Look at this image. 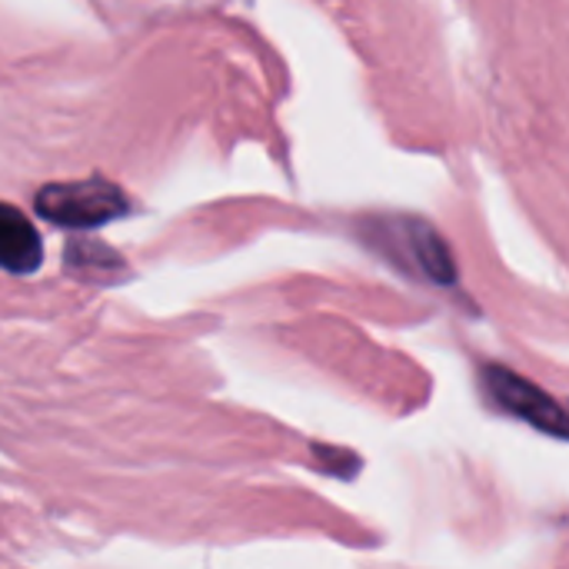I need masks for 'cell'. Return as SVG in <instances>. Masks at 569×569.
<instances>
[{"label": "cell", "mask_w": 569, "mask_h": 569, "mask_svg": "<svg viewBox=\"0 0 569 569\" xmlns=\"http://www.w3.org/2000/svg\"><path fill=\"white\" fill-rule=\"evenodd\" d=\"M33 207L43 220L57 227H70V230H93L130 213L127 193L103 177L47 183L37 190Z\"/></svg>", "instance_id": "cell-1"}, {"label": "cell", "mask_w": 569, "mask_h": 569, "mask_svg": "<svg viewBox=\"0 0 569 569\" xmlns=\"http://www.w3.org/2000/svg\"><path fill=\"white\" fill-rule=\"evenodd\" d=\"M483 387H487L490 400L500 410H507L510 417H520L523 423H530V427H537V430H543V433H550L557 440L567 437L569 427L563 407L547 390L530 383L527 377L490 363V367H483Z\"/></svg>", "instance_id": "cell-2"}, {"label": "cell", "mask_w": 569, "mask_h": 569, "mask_svg": "<svg viewBox=\"0 0 569 569\" xmlns=\"http://www.w3.org/2000/svg\"><path fill=\"white\" fill-rule=\"evenodd\" d=\"M393 230H397V240H387V247H403V267L407 270H417L427 280L443 283V287L457 280L453 253L437 230H430L420 220H400Z\"/></svg>", "instance_id": "cell-3"}, {"label": "cell", "mask_w": 569, "mask_h": 569, "mask_svg": "<svg viewBox=\"0 0 569 569\" xmlns=\"http://www.w3.org/2000/svg\"><path fill=\"white\" fill-rule=\"evenodd\" d=\"M43 260L40 233L33 223L10 203H0V270L7 273H33Z\"/></svg>", "instance_id": "cell-4"}, {"label": "cell", "mask_w": 569, "mask_h": 569, "mask_svg": "<svg viewBox=\"0 0 569 569\" xmlns=\"http://www.w3.org/2000/svg\"><path fill=\"white\" fill-rule=\"evenodd\" d=\"M67 260H70V267L77 273H93V280H113L117 273H123V260L110 247H103V243L73 240L70 250H67Z\"/></svg>", "instance_id": "cell-5"}]
</instances>
